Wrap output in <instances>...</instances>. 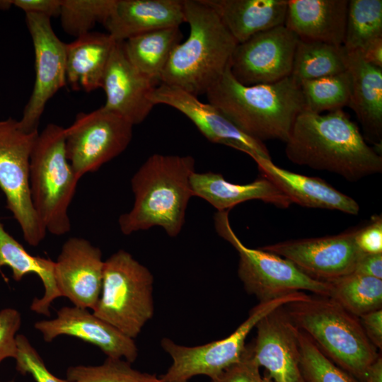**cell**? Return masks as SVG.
I'll use <instances>...</instances> for the list:
<instances>
[{
    "label": "cell",
    "instance_id": "30",
    "mask_svg": "<svg viewBox=\"0 0 382 382\" xmlns=\"http://www.w3.org/2000/svg\"><path fill=\"white\" fill-rule=\"evenodd\" d=\"M327 282L329 297L358 318L382 308V279L352 272Z\"/></svg>",
    "mask_w": 382,
    "mask_h": 382
},
{
    "label": "cell",
    "instance_id": "35",
    "mask_svg": "<svg viewBox=\"0 0 382 382\" xmlns=\"http://www.w3.org/2000/svg\"><path fill=\"white\" fill-rule=\"evenodd\" d=\"M298 340L300 369L304 382H360L330 360L307 334L299 328Z\"/></svg>",
    "mask_w": 382,
    "mask_h": 382
},
{
    "label": "cell",
    "instance_id": "9",
    "mask_svg": "<svg viewBox=\"0 0 382 382\" xmlns=\"http://www.w3.org/2000/svg\"><path fill=\"white\" fill-rule=\"evenodd\" d=\"M306 294L295 292L271 301L259 302L236 330L228 337L202 345L187 347L170 338L161 341L162 349L172 363L160 377L164 382H188L194 376L204 375L210 379L239 361L243 356L245 340L257 323L268 313L292 301L304 299Z\"/></svg>",
    "mask_w": 382,
    "mask_h": 382
},
{
    "label": "cell",
    "instance_id": "32",
    "mask_svg": "<svg viewBox=\"0 0 382 382\" xmlns=\"http://www.w3.org/2000/svg\"><path fill=\"white\" fill-rule=\"evenodd\" d=\"M300 87L304 110L321 114L347 106L351 93V80L348 71L317 79L303 81Z\"/></svg>",
    "mask_w": 382,
    "mask_h": 382
},
{
    "label": "cell",
    "instance_id": "7",
    "mask_svg": "<svg viewBox=\"0 0 382 382\" xmlns=\"http://www.w3.org/2000/svg\"><path fill=\"white\" fill-rule=\"evenodd\" d=\"M153 291L150 270L119 250L105 260L101 293L93 313L134 340L154 316Z\"/></svg>",
    "mask_w": 382,
    "mask_h": 382
},
{
    "label": "cell",
    "instance_id": "42",
    "mask_svg": "<svg viewBox=\"0 0 382 382\" xmlns=\"http://www.w3.org/2000/svg\"><path fill=\"white\" fill-rule=\"evenodd\" d=\"M353 272L382 279V253L364 254Z\"/></svg>",
    "mask_w": 382,
    "mask_h": 382
},
{
    "label": "cell",
    "instance_id": "12",
    "mask_svg": "<svg viewBox=\"0 0 382 382\" xmlns=\"http://www.w3.org/2000/svg\"><path fill=\"white\" fill-rule=\"evenodd\" d=\"M25 22L34 47L35 77L18 123L23 131L32 132L37 131L48 101L67 83L66 43L54 33L50 18L28 13L25 14Z\"/></svg>",
    "mask_w": 382,
    "mask_h": 382
},
{
    "label": "cell",
    "instance_id": "45",
    "mask_svg": "<svg viewBox=\"0 0 382 382\" xmlns=\"http://www.w3.org/2000/svg\"><path fill=\"white\" fill-rule=\"evenodd\" d=\"M12 6L11 0H1L0 1V9L5 10L8 9Z\"/></svg>",
    "mask_w": 382,
    "mask_h": 382
},
{
    "label": "cell",
    "instance_id": "2",
    "mask_svg": "<svg viewBox=\"0 0 382 382\" xmlns=\"http://www.w3.org/2000/svg\"><path fill=\"white\" fill-rule=\"evenodd\" d=\"M205 95L238 129L262 142H286L304 110L300 84L291 76L272 83L246 86L233 77L229 66Z\"/></svg>",
    "mask_w": 382,
    "mask_h": 382
},
{
    "label": "cell",
    "instance_id": "13",
    "mask_svg": "<svg viewBox=\"0 0 382 382\" xmlns=\"http://www.w3.org/2000/svg\"><path fill=\"white\" fill-rule=\"evenodd\" d=\"M299 37L284 25L260 32L237 44L229 67L246 86L272 83L291 74Z\"/></svg>",
    "mask_w": 382,
    "mask_h": 382
},
{
    "label": "cell",
    "instance_id": "44",
    "mask_svg": "<svg viewBox=\"0 0 382 382\" xmlns=\"http://www.w3.org/2000/svg\"><path fill=\"white\" fill-rule=\"evenodd\" d=\"M364 382H382V357L381 354L368 366L365 372Z\"/></svg>",
    "mask_w": 382,
    "mask_h": 382
},
{
    "label": "cell",
    "instance_id": "17",
    "mask_svg": "<svg viewBox=\"0 0 382 382\" xmlns=\"http://www.w3.org/2000/svg\"><path fill=\"white\" fill-rule=\"evenodd\" d=\"M34 328L50 342L60 335L76 337L98 347L107 357L124 359L133 363L138 357L134 339L96 316L88 308L64 306L53 319L35 322Z\"/></svg>",
    "mask_w": 382,
    "mask_h": 382
},
{
    "label": "cell",
    "instance_id": "31",
    "mask_svg": "<svg viewBox=\"0 0 382 382\" xmlns=\"http://www.w3.org/2000/svg\"><path fill=\"white\" fill-rule=\"evenodd\" d=\"M382 37V1H348L343 47L346 52L361 51Z\"/></svg>",
    "mask_w": 382,
    "mask_h": 382
},
{
    "label": "cell",
    "instance_id": "36",
    "mask_svg": "<svg viewBox=\"0 0 382 382\" xmlns=\"http://www.w3.org/2000/svg\"><path fill=\"white\" fill-rule=\"evenodd\" d=\"M16 370L21 374H30L35 382H70L66 378L55 376L46 367L45 364L27 337L16 335Z\"/></svg>",
    "mask_w": 382,
    "mask_h": 382
},
{
    "label": "cell",
    "instance_id": "29",
    "mask_svg": "<svg viewBox=\"0 0 382 382\" xmlns=\"http://www.w3.org/2000/svg\"><path fill=\"white\" fill-rule=\"evenodd\" d=\"M347 70V52L343 45L299 40L291 76L299 84Z\"/></svg>",
    "mask_w": 382,
    "mask_h": 382
},
{
    "label": "cell",
    "instance_id": "34",
    "mask_svg": "<svg viewBox=\"0 0 382 382\" xmlns=\"http://www.w3.org/2000/svg\"><path fill=\"white\" fill-rule=\"evenodd\" d=\"M115 0H62L59 16L64 31L76 38L103 25L110 14Z\"/></svg>",
    "mask_w": 382,
    "mask_h": 382
},
{
    "label": "cell",
    "instance_id": "46",
    "mask_svg": "<svg viewBox=\"0 0 382 382\" xmlns=\"http://www.w3.org/2000/svg\"><path fill=\"white\" fill-rule=\"evenodd\" d=\"M261 382H274L268 375L262 377Z\"/></svg>",
    "mask_w": 382,
    "mask_h": 382
},
{
    "label": "cell",
    "instance_id": "5",
    "mask_svg": "<svg viewBox=\"0 0 382 382\" xmlns=\"http://www.w3.org/2000/svg\"><path fill=\"white\" fill-rule=\"evenodd\" d=\"M294 325L304 332L337 366L360 382L379 356L358 317L328 296L307 295L284 306Z\"/></svg>",
    "mask_w": 382,
    "mask_h": 382
},
{
    "label": "cell",
    "instance_id": "14",
    "mask_svg": "<svg viewBox=\"0 0 382 382\" xmlns=\"http://www.w3.org/2000/svg\"><path fill=\"white\" fill-rule=\"evenodd\" d=\"M355 231L282 241L260 248L288 260L314 279L330 282L352 273L364 254L356 244Z\"/></svg>",
    "mask_w": 382,
    "mask_h": 382
},
{
    "label": "cell",
    "instance_id": "25",
    "mask_svg": "<svg viewBox=\"0 0 382 382\" xmlns=\"http://www.w3.org/2000/svg\"><path fill=\"white\" fill-rule=\"evenodd\" d=\"M241 43L260 32L284 25L287 0H202Z\"/></svg>",
    "mask_w": 382,
    "mask_h": 382
},
{
    "label": "cell",
    "instance_id": "21",
    "mask_svg": "<svg viewBox=\"0 0 382 382\" xmlns=\"http://www.w3.org/2000/svg\"><path fill=\"white\" fill-rule=\"evenodd\" d=\"M262 177L271 181L292 203L309 207L337 210L357 215L359 205L324 180L296 173L276 166L271 159L254 160Z\"/></svg>",
    "mask_w": 382,
    "mask_h": 382
},
{
    "label": "cell",
    "instance_id": "22",
    "mask_svg": "<svg viewBox=\"0 0 382 382\" xmlns=\"http://www.w3.org/2000/svg\"><path fill=\"white\" fill-rule=\"evenodd\" d=\"M347 0H289L284 25L301 40L343 45Z\"/></svg>",
    "mask_w": 382,
    "mask_h": 382
},
{
    "label": "cell",
    "instance_id": "39",
    "mask_svg": "<svg viewBox=\"0 0 382 382\" xmlns=\"http://www.w3.org/2000/svg\"><path fill=\"white\" fill-rule=\"evenodd\" d=\"M354 240L364 254L382 253V217L374 216L371 221L361 228H357Z\"/></svg>",
    "mask_w": 382,
    "mask_h": 382
},
{
    "label": "cell",
    "instance_id": "43",
    "mask_svg": "<svg viewBox=\"0 0 382 382\" xmlns=\"http://www.w3.org/2000/svg\"><path fill=\"white\" fill-rule=\"evenodd\" d=\"M368 63L382 69V37H378L359 51Z\"/></svg>",
    "mask_w": 382,
    "mask_h": 382
},
{
    "label": "cell",
    "instance_id": "20",
    "mask_svg": "<svg viewBox=\"0 0 382 382\" xmlns=\"http://www.w3.org/2000/svg\"><path fill=\"white\" fill-rule=\"evenodd\" d=\"M185 22L181 0H115L103 25L117 42Z\"/></svg>",
    "mask_w": 382,
    "mask_h": 382
},
{
    "label": "cell",
    "instance_id": "11",
    "mask_svg": "<svg viewBox=\"0 0 382 382\" xmlns=\"http://www.w3.org/2000/svg\"><path fill=\"white\" fill-rule=\"evenodd\" d=\"M133 125L104 106L80 112L65 132L67 159L76 176L98 170L122 154L132 138Z\"/></svg>",
    "mask_w": 382,
    "mask_h": 382
},
{
    "label": "cell",
    "instance_id": "6",
    "mask_svg": "<svg viewBox=\"0 0 382 382\" xmlns=\"http://www.w3.org/2000/svg\"><path fill=\"white\" fill-rule=\"evenodd\" d=\"M64 129L50 123L38 132L29 168L34 210L46 232L57 236L71 230L68 209L80 180L66 157Z\"/></svg>",
    "mask_w": 382,
    "mask_h": 382
},
{
    "label": "cell",
    "instance_id": "1",
    "mask_svg": "<svg viewBox=\"0 0 382 382\" xmlns=\"http://www.w3.org/2000/svg\"><path fill=\"white\" fill-rule=\"evenodd\" d=\"M285 153L293 163L336 173L349 181L382 171L381 154L366 144L342 110L326 114L301 112L286 141Z\"/></svg>",
    "mask_w": 382,
    "mask_h": 382
},
{
    "label": "cell",
    "instance_id": "23",
    "mask_svg": "<svg viewBox=\"0 0 382 382\" xmlns=\"http://www.w3.org/2000/svg\"><path fill=\"white\" fill-rule=\"evenodd\" d=\"M190 185L193 196L206 200L217 212L230 211L240 203L253 199L279 208H288L292 204L286 195L264 177L250 183L236 184L218 173L195 172L190 178Z\"/></svg>",
    "mask_w": 382,
    "mask_h": 382
},
{
    "label": "cell",
    "instance_id": "15",
    "mask_svg": "<svg viewBox=\"0 0 382 382\" xmlns=\"http://www.w3.org/2000/svg\"><path fill=\"white\" fill-rule=\"evenodd\" d=\"M156 105L172 107L185 115L209 141L242 151L253 160L271 159L264 142L247 135L216 107L178 88L161 83L149 96Z\"/></svg>",
    "mask_w": 382,
    "mask_h": 382
},
{
    "label": "cell",
    "instance_id": "41",
    "mask_svg": "<svg viewBox=\"0 0 382 382\" xmlns=\"http://www.w3.org/2000/svg\"><path fill=\"white\" fill-rule=\"evenodd\" d=\"M362 328L377 349L382 348V309L374 311L359 317Z\"/></svg>",
    "mask_w": 382,
    "mask_h": 382
},
{
    "label": "cell",
    "instance_id": "37",
    "mask_svg": "<svg viewBox=\"0 0 382 382\" xmlns=\"http://www.w3.org/2000/svg\"><path fill=\"white\" fill-rule=\"evenodd\" d=\"M21 323V315L16 309L7 308L0 311V364L6 358L16 357V333Z\"/></svg>",
    "mask_w": 382,
    "mask_h": 382
},
{
    "label": "cell",
    "instance_id": "16",
    "mask_svg": "<svg viewBox=\"0 0 382 382\" xmlns=\"http://www.w3.org/2000/svg\"><path fill=\"white\" fill-rule=\"evenodd\" d=\"M105 261L100 249L80 237L67 239L54 261V277L60 297L74 306L91 309L100 298Z\"/></svg>",
    "mask_w": 382,
    "mask_h": 382
},
{
    "label": "cell",
    "instance_id": "3",
    "mask_svg": "<svg viewBox=\"0 0 382 382\" xmlns=\"http://www.w3.org/2000/svg\"><path fill=\"white\" fill-rule=\"evenodd\" d=\"M195 166L191 156H150L131 179L134 204L119 217L121 232L130 235L160 226L168 236L176 237L193 197L190 178L195 172Z\"/></svg>",
    "mask_w": 382,
    "mask_h": 382
},
{
    "label": "cell",
    "instance_id": "38",
    "mask_svg": "<svg viewBox=\"0 0 382 382\" xmlns=\"http://www.w3.org/2000/svg\"><path fill=\"white\" fill-rule=\"evenodd\" d=\"M260 368L253 357L251 345H246L241 359L210 379L209 382H261Z\"/></svg>",
    "mask_w": 382,
    "mask_h": 382
},
{
    "label": "cell",
    "instance_id": "28",
    "mask_svg": "<svg viewBox=\"0 0 382 382\" xmlns=\"http://www.w3.org/2000/svg\"><path fill=\"white\" fill-rule=\"evenodd\" d=\"M180 27L154 30L122 42L130 62L157 84L175 47L181 42Z\"/></svg>",
    "mask_w": 382,
    "mask_h": 382
},
{
    "label": "cell",
    "instance_id": "8",
    "mask_svg": "<svg viewBox=\"0 0 382 382\" xmlns=\"http://www.w3.org/2000/svg\"><path fill=\"white\" fill-rule=\"evenodd\" d=\"M229 211L217 212L214 216L218 235L238 253V275L248 294L259 302L271 301L299 291L330 296V284L314 279L292 262L260 248L245 246L233 231L228 219Z\"/></svg>",
    "mask_w": 382,
    "mask_h": 382
},
{
    "label": "cell",
    "instance_id": "47",
    "mask_svg": "<svg viewBox=\"0 0 382 382\" xmlns=\"http://www.w3.org/2000/svg\"><path fill=\"white\" fill-rule=\"evenodd\" d=\"M0 382H2V381H0ZM6 382H14L13 381H6Z\"/></svg>",
    "mask_w": 382,
    "mask_h": 382
},
{
    "label": "cell",
    "instance_id": "18",
    "mask_svg": "<svg viewBox=\"0 0 382 382\" xmlns=\"http://www.w3.org/2000/svg\"><path fill=\"white\" fill-rule=\"evenodd\" d=\"M255 328L257 335L250 345L260 367L265 368L274 382H304L300 369L298 328L284 306L263 317Z\"/></svg>",
    "mask_w": 382,
    "mask_h": 382
},
{
    "label": "cell",
    "instance_id": "4",
    "mask_svg": "<svg viewBox=\"0 0 382 382\" xmlns=\"http://www.w3.org/2000/svg\"><path fill=\"white\" fill-rule=\"evenodd\" d=\"M183 4L189 35L173 51L161 83L197 97L205 95L220 79L238 43L202 0H184Z\"/></svg>",
    "mask_w": 382,
    "mask_h": 382
},
{
    "label": "cell",
    "instance_id": "27",
    "mask_svg": "<svg viewBox=\"0 0 382 382\" xmlns=\"http://www.w3.org/2000/svg\"><path fill=\"white\" fill-rule=\"evenodd\" d=\"M7 266L12 271V277L19 282L28 274H35L40 279L45 292L41 298H35L30 304L31 311L50 316V307L60 297L54 277V261L40 256H33L11 236L0 221V270Z\"/></svg>",
    "mask_w": 382,
    "mask_h": 382
},
{
    "label": "cell",
    "instance_id": "26",
    "mask_svg": "<svg viewBox=\"0 0 382 382\" xmlns=\"http://www.w3.org/2000/svg\"><path fill=\"white\" fill-rule=\"evenodd\" d=\"M115 41L108 33L91 31L66 43V83L74 91L101 88Z\"/></svg>",
    "mask_w": 382,
    "mask_h": 382
},
{
    "label": "cell",
    "instance_id": "33",
    "mask_svg": "<svg viewBox=\"0 0 382 382\" xmlns=\"http://www.w3.org/2000/svg\"><path fill=\"white\" fill-rule=\"evenodd\" d=\"M70 382H164L156 374L141 372L124 359L107 357L100 365H76L66 369Z\"/></svg>",
    "mask_w": 382,
    "mask_h": 382
},
{
    "label": "cell",
    "instance_id": "19",
    "mask_svg": "<svg viewBox=\"0 0 382 382\" xmlns=\"http://www.w3.org/2000/svg\"><path fill=\"white\" fill-rule=\"evenodd\" d=\"M157 83L142 74L129 60L122 42H116L103 77L105 108L133 126L141 123L154 105L149 96Z\"/></svg>",
    "mask_w": 382,
    "mask_h": 382
},
{
    "label": "cell",
    "instance_id": "24",
    "mask_svg": "<svg viewBox=\"0 0 382 382\" xmlns=\"http://www.w3.org/2000/svg\"><path fill=\"white\" fill-rule=\"evenodd\" d=\"M347 65L351 80L348 106L369 138L381 147L382 69L366 62L359 51L347 52Z\"/></svg>",
    "mask_w": 382,
    "mask_h": 382
},
{
    "label": "cell",
    "instance_id": "10",
    "mask_svg": "<svg viewBox=\"0 0 382 382\" xmlns=\"http://www.w3.org/2000/svg\"><path fill=\"white\" fill-rule=\"evenodd\" d=\"M38 130L26 132L12 117L0 120V188L26 243L37 246L47 232L33 207L29 187L31 151Z\"/></svg>",
    "mask_w": 382,
    "mask_h": 382
},
{
    "label": "cell",
    "instance_id": "40",
    "mask_svg": "<svg viewBox=\"0 0 382 382\" xmlns=\"http://www.w3.org/2000/svg\"><path fill=\"white\" fill-rule=\"evenodd\" d=\"M62 0H11L12 6L25 14H38L52 18L58 16Z\"/></svg>",
    "mask_w": 382,
    "mask_h": 382
}]
</instances>
